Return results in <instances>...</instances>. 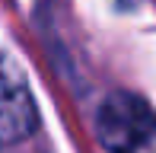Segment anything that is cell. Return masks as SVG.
I'll use <instances>...</instances> for the list:
<instances>
[{
  "mask_svg": "<svg viewBox=\"0 0 156 153\" xmlns=\"http://www.w3.org/2000/svg\"><path fill=\"white\" fill-rule=\"evenodd\" d=\"M96 137L105 153H156V109L134 93H112L96 112Z\"/></svg>",
  "mask_w": 156,
  "mask_h": 153,
  "instance_id": "obj_1",
  "label": "cell"
},
{
  "mask_svg": "<svg viewBox=\"0 0 156 153\" xmlns=\"http://www.w3.org/2000/svg\"><path fill=\"white\" fill-rule=\"evenodd\" d=\"M35 128H38V109L29 83L10 58L0 54V150L29 141Z\"/></svg>",
  "mask_w": 156,
  "mask_h": 153,
  "instance_id": "obj_2",
  "label": "cell"
}]
</instances>
